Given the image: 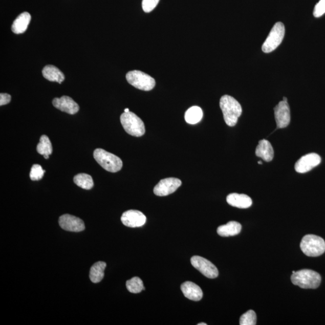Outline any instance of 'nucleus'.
Segmentation results:
<instances>
[{
    "label": "nucleus",
    "mask_w": 325,
    "mask_h": 325,
    "mask_svg": "<svg viewBox=\"0 0 325 325\" xmlns=\"http://www.w3.org/2000/svg\"><path fill=\"white\" fill-rule=\"evenodd\" d=\"M182 182L176 178H167L162 180L154 189V193L157 196L165 197L172 194L179 189Z\"/></svg>",
    "instance_id": "9"
},
{
    "label": "nucleus",
    "mask_w": 325,
    "mask_h": 325,
    "mask_svg": "<svg viewBox=\"0 0 325 325\" xmlns=\"http://www.w3.org/2000/svg\"><path fill=\"white\" fill-rule=\"evenodd\" d=\"M285 35V27L282 23L278 22L273 26L268 37L263 44L262 51L269 53L275 50L283 42Z\"/></svg>",
    "instance_id": "7"
},
{
    "label": "nucleus",
    "mask_w": 325,
    "mask_h": 325,
    "mask_svg": "<svg viewBox=\"0 0 325 325\" xmlns=\"http://www.w3.org/2000/svg\"><path fill=\"white\" fill-rule=\"evenodd\" d=\"M126 286L129 292L132 293H139L145 290L142 279L139 277H134L128 280L126 283Z\"/></svg>",
    "instance_id": "25"
},
{
    "label": "nucleus",
    "mask_w": 325,
    "mask_h": 325,
    "mask_svg": "<svg viewBox=\"0 0 325 325\" xmlns=\"http://www.w3.org/2000/svg\"><path fill=\"white\" fill-rule=\"evenodd\" d=\"M59 223L64 230L80 232L84 230V222L81 219L70 214H63L59 218Z\"/></svg>",
    "instance_id": "12"
},
{
    "label": "nucleus",
    "mask_w": 325,
    "mask_h": 325,
    "mask_svg": "<svg viewBox=\"0 0 325 325\" xmlns=\"http://www.w3.org/2000/svg\"><path fill=\"white\" fill-rule=\"evenodd\" d=\"M283 101H286V102H287V98H286V97H284V98H283Z\"/></svg>",
    "instance_id": "34"
},
{
    "label": "nucleus",
    "mask_w": 325,
    "mask_h": 325,
    "mask_svg": "<svg viewBox=\"0 0 325 325\" xmlns=\"http://www.w3.org/2000/svg\"><path fill=\"white\" fill-rule=\"evenodd\" d=\"M274 112L277 127H287L290 122V111L288 102L284 101L279 102L275 107Z\"/></svg>",
    "instance_id": "13"
},
{
    "label": "nucleus",
    "mask_w": 325,
    "mask_h": 325,
    "mask_svg": "<svg viewBox=\"0 0 325 325\" xmlns=\"http://www.w3.org/2000/svg\"><path fill=\"white\" fill-rule=\"evenodd\" d=\"M121 221L123 224L128 227H140L146 223V218L141 211L131 210L123 213Z\"/></svg>",
    "instance_id": "11"
},
{
    "label": "nucleus",
    "mask_w": 325,
    "mask_h": 325,
    "mask_svg": "<svg viewBox=\"0 0 325 325\" xmlns=\"http://www.w3.org/2000/svg\"><path fill=\"white\" fill-rule=\"evenodd\" d=\"M291 280L294 285L300 288L317 289L320 285L321 276L319 273L310 269H303L293 273Z\"/></svg>",
    "instance_id": "2"
},
{
    "label": "nucleus",
    "mask_w": 325,
    "mask_h": 325,
    "mask_svg": "<svg viewBox=\"0 0 325 325\" xmlns=\"http://www.w3.org/2000/svg\"><path fill=\"white\" fill-rule=\"evenodd\" d=\"M129 112V109L126 108L124 110V112H125V113H127V112Z\"/></svg>",
    "instance_id": "31"
},
{
    "label": "nucleus",
    "mask_w": 325,
    "mask_h": 325,
    "mask_svg": "<svg viewBox=\"0 0 325 325\" xmlns=\"http://www.w3.org/2000/svg\"><path fill=\"white\" fill-rule=\"evenodd\" d=\"M44 157L46 159H49V156H44Z\"/></svg>",
    "instance_id": "32"
},
{
    "label": "nucleus",
    "mask_w": 325,
    "mask_h": 325,
    "mask_svg": "<svg viewBox=\"0 0 325 325\" xmlns=\"http://www.w3.org/2000/svg\"><path fill=\"white\" fill-rule=\"evenodd\" d=\"M320 162L321 158L319 155L316 153H310L301 157L296 163L295 168L297 172L306 173L319 165Z\"/></svg>",
    "instance_id": "10"
},
{
    "label": "nucleus",
    "mask_w": 325,
    "mask_h": 325,
    "mask_svg": "<svg viewBox=\"0 0 325 325\" xmlns=\"http://www.w3.org/2000/svg\"><path fill=\"white\" fill-rule=\"evenodd\" d=\"M106 268V263L103 262H98L92 266L90 270V279L94 283H98L101 281L104 276V270Z\"/></svg>",
    "instance_id": "21"
},
{
    "label": "nucleus",
    "mask_w": 325,
    "mask_h": 325,
    "mask_svg": "<svg viewBox=\"0 0 325 325\" xmlns=\"http://www.w3.org/2000/svg\"><path fill=\"white\" fill-rule=\"evenodd\" d=\"M325 13V0H320L314 8L313 15L316 18H319Z\"/></svg>",
    "instance_id": "29"
},
{
    "label": "nucleus",
    "mask_w": 325,
    "mask_h": 325,
    "mask_svg": "<svg viewBox=\"0 0 325 325\" xmlns=\"http://www.w3.org/2000/svg\"><path fill=\"white\" fill-rule=\"evenodd\" d=\"M126 78L130 84L140 90L149 91L155 87V80L142 71H130L126 74Z\"/></svg>",
    "instance_id": "6"
},
{
    "label": "nucleus",
    "mask_w": 325,
    "mask_h": 325,
    "mask_svg": "<svg viewBox=\"0 0 325 325\" xmlns=\"http://www.w3.org/2000/svg\"><path fill=\"white\" fill-rule=\"evenodd\" d=\"M53 104L56 109L68 114L74 115L79 111V105L73 99L67 96L54 98Z\"/></svg>",
    "instance_id": "14"
},
{
    "label": "nucleus",
    "mask_w": 325,
    "mask_h": 325,
    "mask_svg": "<svg viewBox=\"0 0 325 325\" xmlns=\"http://www.w3.org/2000/svg\"><path fill=\"white\" fill-rule=\"evenodd\" d=\"M227 201L231 206L239 208H248L252 204L251 198L245 194H230L227 198Z\"/></svg>",
    "instance_id": "17"
},
{
    "label": "nucleus",
    "mask_w": 325,
    "mask_h": 325,
    "mask_svg": "<svg viewBox=\"0 0 325 325\" xmlns=\"http://www.w3.org/2000/svg\"><path fill=\"white\" fill-rule=\"evenodd\" d=\"M220 107L226 124L230 126H235L242 113L240 103L231 96L225 95L221 98Z\"/></svg>",
    "instance_id": "1"
},
{
    "label": "nucleus",
    "mask_w": 325,
    "mask_h": 325,
    "mask_svg": "<svg viewBox=\"0 0 325 325\" xmlns=\"http://www.w3.org/2000/svg\"><path fill=\"white\" fill-rule=\"evenodd\" d=\"M258 165H262V162H259V161L258 162Z\"/></svg>",
    "instance_id": "35"
},
{
    "label": "nucleus",
    "mask_w": 325,
    "mask_h": 325,
    "mask_svg": "<svg viewBox=\"0 0 325 325\" xmlns=\"http://www.w3.org/2000/svg\"><path fill=\"white\" fill-rule=\"evenodd\" d=\"M207 323H198V325H207Z\"/></svg>",
    "instance_id": "33"
},
{
    "label": "nucleus",
    "mask_w": 325,
    "mask_h": 325,
    "mask_svg": "<svg viewBox=\"0 0 325 325\" xmlns=\"http://www.w3.org/2000/svg\"><path fill=\"white\" fill-rule=\"evenodd\" d=\"M46 170H43L42 166L39 165H34L31 169L30 177L33 181H39L42 179Z\"/></svg>",
    "instance_id": "27"
},
{
    "label": "nucleus",
    "mask_w": 325,
    "mask_h": 325,
    "mask_svg": "<svg viewBox=\"0 0 325 325\" xmlns=\"http://www.w3.org/2000/svg\"><path fill=\"white\" fill-rule=\"evenodd\" d=\"M31 20V15L28 12L20 14L13 22L12 26V32L15 34L25 33L27 29Z\"/></svg>",
    "instance_id": "19"
},
{
    "label": "nucleus",
    "mask_w": 325,
    "mask_h": 325,
    "mask_svg": "<svg viewBox=\"0 0 325 325\" xmlns=\"http://www.w3.org/2000/svg\"><path fill=\"white\" fill-rule=\"evenodd\" d=\"M255 155L267 162H271L274 156L273 147L268 140L263 139L260 140L256 146Z\"/></svg>",
    "instance_id": "16"
},
{
    "label": "nucleus",
    "mask_w": 325,
    "mask_h": 325,
    "mask_svg": "<svg viewBox=\"0 0 325 325\" xmlns=\"http://www.w3.org/2000/svg\"><path fill=\"white\" fill-rule=\"evenodd\" d=\"M190 262L195 269L199 270L202 274L207 278L214 279L218 276L219 272L216 267L208 259L195 255L191 258Z\"/></svg>",
    "instance_id": "8"
},
{
    "label": "nucleus",
    "mask_w": 325,
    "mask_h": 325,
    "mask_svg": "<svg viewBox=\"0 0 325 325\" xmlns=\"http://www.w3.org/2000/svg\"><path fill=\"white\" fill-rule=\"evenodd\" d=\"M44 78L51 81H56L61 83L64 80V75L62 72L53 65H47L42 70Z\"/></svg>",
    "instance_id": "20"
},
{
    "label": "nucleus",
    "mask_w": 325,
    "mask_h": 325,
    "mask_svg": "<svg viewBox=\"0 0 325 325\" xmlns=\"http://www.w3.org/2000/svg\"><path fill=\"white\" fill-rule=\"evenodd\" d=\"M94 157L99 165L109 172H117L122 169V161L114 154L98 148L94 150Z\"/></svg>",
    "instance_id": "3"
},
{
    "label": "nucleus",
    "mask_w": 325,
    "mask_h": 325,
    "mask_svg": "<svg viewBox=\"0 0 325 325\" xmlns=\"http://www.w3.org/2000/svg\"><path fill=\"white\" fill-rule=\"evenodd\" d=\"M37 151L43 156H50L52 154V144L49 137L46 135L40 137V142L37 146Z\"/></svg>",
    "instance_id": "24"
},
{
    "label": "nucleus",
    "mask_w": 325,
    "mask_h": 325,
    "mask_svg": "<svg viewBox=\"0 0 325 325\" xmlns=\"http://www.w3.org/2000/svg\"><path fill=\"white\" fill-rule=\"evenodd\" d=\"M203 112L198 106H193L188 109L185 114V120L188 124H196L203 118Z\"/></svg>",
    "instance_id": "22"
},
{
    "label": "nucleus",
    "mask_w": 325,
    "mask_h": 325,
    "mask_svg": "<svg viewBox=\"0 0 325 325\" xmlns=\"http://www.w3.org/2000/svg\"><path fill=\"white\" fill-rule=\"evenodd\" d=\"M184 296L191 300L199 301L203 298V293L199 286L192 282L184 283L181 286Z\"/></svg>",
    "instance_id": "15"
},
{
    "label": "nucleus",
    "mask_w": 325,
    "mask_h": 325,
    "mask_svg": "<svg viewBox=\"0 0 325 325\" xmlns=\"http://www.w3.org/2000/svg\"><path fill=\"white\" fill-rule=\"evenodd\" d=\"M74 181L78 186L85 190H90L94 187V183L91 176L86 174H79L74 178Z\"/></svg>",
    "instance_id": "23"
},
{
    "label": "nucleus",
    "mask_w": 325,
    "mask_h": 325,
    "mask_svg": "<svg viewBox=\"0 0 325 325\" xmlns=\"http://www.w3.org/2000/svg\"><path fill=\"white\" fill-rule=\"evenodd\" d=\"M300 247L304 254L315 257L322 255L325 252V242L319 236L306 235L302 239Z\"/></svg>",
    "instance_id": "4"
},
{
    "label": "nucleus",
    "mask_w": 325,
    "mask_h": 325,
    "mask_svg": "<svg viewBox=\"0 0 325 325\" xmlns=\"http://www.w3.org/2000/svg\"><path fill=\"white\" fill-rule=\"evenodd\" d=\"M160 0H143L142 8L146 13L153 11L159 4Z\"/></svg>",
    "instance_id": "28"
},
{
    "label": "nucleus",
    "mask_w": 325,
    "mask_h": 325,
    "mask_svg": "<svg viewBox=\"0 0 325 325\" xmlns=\"http://www.w3.org/2000/svg\"><path fill=\"white\" fill-rule=\"evenodd\" d=\"M120 119L123 127L128 134L135 137H141L145 134L144 123L134 113L124 112Z\"/></svg>",
    "instance_id": "5"
},
{
    "label": "nucleus",
    "mask_w": 325,
    "mask_h": 325,
    "mask_svg": "<svg viewBox=\"0 0 325 325\" xmlns=\"http://www.w3.org/2000/svg\"><path fill=\"white\" fill-rule=\"evenodd\" d=\"M242 225L235 221L229 222L228 224L221 225L217 230L218 234L222 237H229L234 236L240 233Z\"/></svg>",
    "instance_id": "18"
},
{
    "label": "nucleus",
    "mask_w": 325,
    "mask_h": 325,
    "mask_svg": "<svg viewBox=\"0 0 325 325\" xmlns=\"http://www.w3.org/2000/svg\"><path fill=\"white\" fill-rule=\"evenodd\" d=\"M11 101V96L8 94H0V105L8 104Z\"/></svg>",
    "instance_id": "30"
},
{
    "label": "nucleus",
    "mask_w": 325,
    "mask_h": 325,
    "mask_svg": "<svg viewBox=\"0 0 325 325\" xmlns=\"http://www.w3.org/2000/svg\"><path fill=\"white\" fill-rule=\"evenodd\" d=\"M256 322V316L253 310H249L241 317V325H255Z\"/></svg>",
    "instance_id": "26"
}]
</instances>
